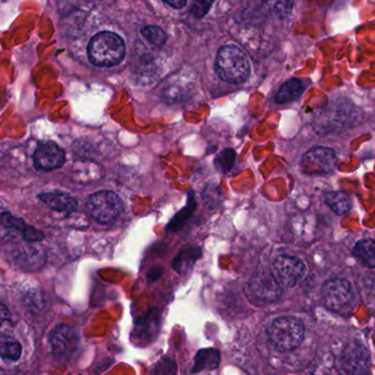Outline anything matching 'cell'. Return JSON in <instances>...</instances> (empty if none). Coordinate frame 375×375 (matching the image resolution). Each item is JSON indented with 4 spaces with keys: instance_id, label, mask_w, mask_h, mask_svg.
I'll use <instances>...</instances> for the list:
<instances>
[{
    "instance_id": "cell-14",
    "label": "cell",
    "mask_w": 375,
    "mask_h": 375,
    "mask_svg": "<svg viewBox=\"0 0 375 375\" xmlns=\"http://www.w3.org/2000/svg\"><path fill=\"white\" fill-rule=\"evenodd\" d=\"M221 363V352L216 349H201L195 356L192 373L210 371L217 369Z\"/></svg>"
},
{
    "instance_id": "cell-15",
    "label": "cell",
    "mask_w": 375,
    "mask_h": 375,
    "mask_svg": "<svg viewBox=\"0 0 375 375\" xmlns=\"http://www.w3.org/2000/svg\"><path fill=\"white\" fill-rule=\"evenodd\" d=\"M356 260L367 268H375V242L372 239H363L356 243L354 248Z\"/></svg>"
},
{
    "instance_id": "cell-20",
    "label": "cell",
    "mask_w": 375,
    "mask_h": 375,
    "mask_svg": "<svg viewBox=\"0 0 375 375\" xmlns=\"http://www.w3.org/2000/svg\"><path fill=\"white\" fill-rule=\"evenodd\" d=\"M151 375H177L176 363L169 358H164L154 365Z\"/></svg>"
},
{
    "instance_id": "cell-10",
    "label": "cell",
    "mask_w": 375,
    "mask_h": 375,
    "mask_svg": "<svg viewBox=\"0 0 375 375\" xmlns=\"http://www.w3.org/2000/svg\"><path fill=\"white\" fill-rule=\"evenodd\" d=\"M34 166L39 171H54L65 162V153L55 143H43L38 146L33 155Z\"/></svg>"
},
{
    "instance_id": "cell-16",
    "label": "cell",
    "mask_w": 375,
    "mask_h": 375,
    "mask_svg": "<svg viewBox=\"0 0 375 375\" xmlns=\"http://www.w3.org/2000/svg\"><path fill=\"white\" fill-rule=\"evenodd\" d=\"M0 352L1 359L5 361H18L22 354L21 343L10 336L3 335L0 339Z\"/></svg>"
},
{
    "instance_id": "cell-7",
    "label": "cell",
    "mask_w": 375,
    "mask_h": 375,
    "mask_svg": "<svg viewBox=\"0 0 375 375\" xmlns=\"http://www.w3.org/2000/svg\"><path fill=\"white\" fill-rule=\"evenodd\" d=\"M337 162L334 149L314 147L303 156L301 168L307 175H324L330 173Z\"/></svg>"
},
{
    "instance_id": "cell-2",
    "label": "cell",
    "mask_w": 375,
    "mask_h": 375,
    "mask_svg": "<svg viewBox=\"0 0 375 375\" xmlns=\"http://www.w3.org/2000/svg\"><path fill=\"white\" fill-rule=\"evenodd\" d=\"M216 72L229 84H241L250 74V64L245 53L234 45H226L218 52Z\"/></svg>"
},
{
    "instance_id": "cell-19",
    "label": "cell",
    "mask_w": 375,
    "mask_h": 375,
    "mask_svg": "<svg viewBox=\"0 0 375 375\" xmlns=\"http://www.w3.org/2000/svg\"><path fill=\"white\" fill-rule=\"evenodd\" d=\"M142 34L144 38L150 41L153 45L155 46H163L166 41L165 33L163 32L162 29L155 25H149L142 29Z\"/></svg>"
},
{
    "instance_id": "cell-17",
    "label": "cell",
    "mask_w": 375,
    "mask_h": 375,
    "mask_svg": "<svg viewBox=\"0 0 375 375\" xmlns=\"http://www.w3.org/2000/svg\"><path fill=\"white\" fill-rule=\"evenodd\" d=\"M303 88L302 83L298 79H291L287 83L283 85L276 94L275 100L278 103H291L295 100L299 96L302 95Z\"/></svg>"
},
{
    "instance_id": "cell-13",
    "label": "cell",
    "mask_w": 375,
    "mask_h": 375,
    "mask_svg": "<svg viewBox=\"0 0 375 375\" xmlns=\"http://www.w3.org/2000/svg\"><path fill=\"white\" fill-rule=\"evenodd\" d=\"M42 202L49 206L52 210L61 212V213H72L77 208V200L71 195L63 193V192H49L40 195Z\"/></svg>"
},
{
    "instance_id": "cell-3",
    "label": "cell",
    "mask_w": 375,
    "mask_h": 375,
    "mask_svg": "<svg viewBox=\"0 0 375 375\" xmlns=\"http://www.w3.org/2000/svg\"><path fill=\"white\" fill-rule=\"evenodd\" d=\"M270 341L280 350H293L304 339L305 330L302 321L294 317L275 319L267 330Z\"/></svg>"
},
{
    "instance_id": "cell-23",
    "label": "cell",
    "mask_w": 375,
    "mask_h": 375,
    "mask_svg": "<svg viewBox=\"0 0 375 375\" xmlns=\"http://www.w3.org/2000/svg\"><path fill=\"white\" fill-rule=\"evenodd\" d=\"M166 3H169L173 8L181 9L186 5L188 0H164Z\"/></svg>"
},
{
    "instance_id": "cell-8",
    "label": "cell",
    "mask_w": 375,
    "mask_h": 375,
    "mask_svg": "<svg viewBox=\"0 0 375 375\" xmlns=\"http://www.w3.org/2000/svg\"><path fill=\"white\" fill-rule=\"evenodd\" d=\"M49 343L52 354L54 356H68L77 350L79 336L74 327L70 325H59L50 334Z\"/></svg>"
},
{
    "instance_id": "cell-4",
    "label": "cell",
    "mask_w": 375,
    "mask_h": 375,
    "mask_svg": "<svg viewBox=\"0 0 375 375\" xmlns=\"http://www.w3.org/2000/svg\"><path fill=\"white\" fill-rule=\"evenodd\" d=\"M90 215L101 223H110L117 219L123 211V202L112 191H98L90 195L88 202Z\"/></svg>"
},
{
    "instance_id": "cell-6",
    "label": "cell",
    "mask_w": 375,
    "mask_h": 375,
    "mask_svg": "<svg viewBox=\"0 0 375 375\" xmlns=\"http://www.w3.org/2000/svg\"><path fill=\"white\" fill-rule=\"evenodd\" d=\"M272 271L281 286L292 288L304 278L306 267L296 257L280 256L273 264Z\"/></svg>"
},
{
    "instance_id": "cell-5",
    "label": "cell",
    "mask_w": 375,
    "mask_h": 375,
    "mask_svg": "<svg viewBox=\"0 0 375 375\" xmlns=\"http://www.w3.org/2000/svg\"><path fill=\"white\" fill-rule=\"evenodd\" d=\"M321 297L325 306L330 310H343L354 300V289L345 279H332L323 286Z\"/></svg>"
},
{
    "instance_id": "cell-18",
    "label": "cell",
    "mask_w": 375,
    "mask_h": 375,
    "mask_svg": "<svg viewBox=\"0 0 375 375\" xmlns=\"http://www.w3.org/2000/svg\"><path fill=\"white\" fill-rule=\"evenodd\" d=\"M327 204L336 214H345L352 208L350 197L341 191L328 192L325 197Z\"/></svg>"
},
{
    "instance_id": "cell-1",
    "label": "cell",
    "mask_w": 375,
    "mask_h": 375,
    "mask_svg": "<svg viewBox=\"0 0 375 375\" xmlns=\"http://www.w3.org/2000/svg\"><path fill=\"white\" fill-rule=\"evenodd\" d=\"M125 53V42L116 33H98L88 44L90 62L99 67L117 65L123 61Z\"/></svg>"
},
{
    "instance_id": "cell-11",
    "label": "cell",
    "mask_w": 375,
    "mask_h": 375,
    "mask_svg": "<svg viewBox=\"0 0 375 375\" xmlns=\"http://www.w3.org/2000/svg\"><path fill=\"white\" fill-rule=\"evenodd\" d=\"M250 289L259 300L264 302H274L278 300L282 293L280 283L274 275H258L250 282Z\"/></svg>"
},
{
    "instance_id": "cell-12",
    "label": "cell",
    "mask_w": 375,
    "mask_h": 375,
    "mask_svg": "<svg viewBox=\"0 0 375 375\" xmlns=\"http://www.w3.org/2000/svg\"><path fill=\"white\" fill-rule=\"evenodd\" d=\"M160 316L154 310L144 315L134 330V337L141 343H152L160 332Z\"/></svg>"
},
{
    "instance_id": "cell-21",
    "label": "cell",
    "mask_w": 375,
    "mask_h": 375,
    "mask_svg": "<svg viewBox=\"0 0 375 375\" xmlns=\"http://www.w3.org/2000/svg\"><path fill=\"white\" fill-rule=\"evenodd\" d=\"M263 1L274 14H287L293 5V0H263Z\"/></svg>"
},
{
    "instance_id": "cell-9",
    "label": "cell",
    "mask_w": 375,
    "mask_h": 375,
    "mask_svg": "<svg viewBox=\"0 0 375 375\" xmlns=\"http://www.w3.org/2000/svg\"><path fill=\"white\" fill-rule=\"evenodd\" d=\"M370 365V354L359 343H352L345 349L341 356V367L350 375L363 374Z\"/></svg>"
},
{
    "instance_id": "cell-22",
    "label": "cell",
    "mask_w": 375,
    "mask_h": 375,
    "mask_svg": "<svg viewBox=\"0 0 375 375\" xmlns=\"http://www.w3.org/2000/svg\"><path fill=\"white\" fill-rule=\"evenodd\" d=\"M212 3H214V0H193L190 14L199 19L203 18L208 14Z\"/></svg>"
}]
</instances>
